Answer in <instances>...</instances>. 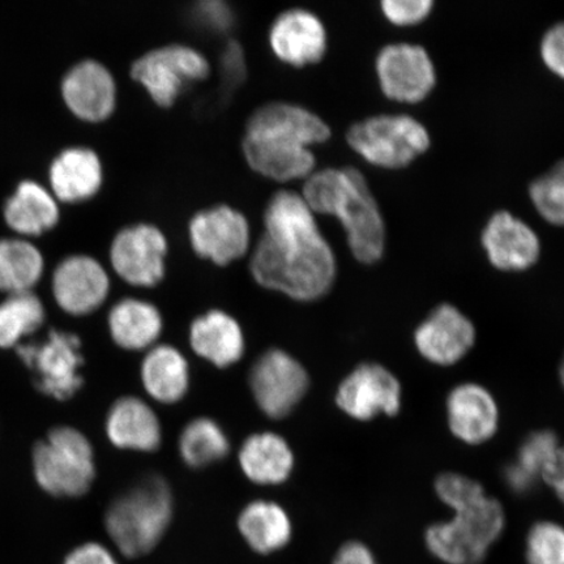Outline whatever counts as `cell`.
<instances>
[{"label": "cell", "instance_id": "cell-39", "mask_svg": "<svg viewBox=\"0 0 564 564\" xmlns=\"http://www.w3.org/2000/svg\"><path fill=\"white\" fill-rule=\"evenodd\" d=\"M544 484L554 491L555 497L558 498L564 507V444H562L560 454L556 456V460L552 469H550Z\"/></svg>", "mask_w": 564, "mask_h": 564}, {"label": "cell", "instance_id": "cell-26", "mask_svg": "<svg viewBox=\"0 0 564 564\" xmlns=\"http://www.w3.org/2000/svg\"><path fill=\"white\" fill-rule=\"evenodd\" d=\"M141 382L148 394L160 403H178L186 397L189 386L185 356L171 345L151 348L141 364Z\"/></svg>", "mask_w": 564, "mask_h": 564}, {"label": "cell", "instance_id": "cell-4", "mask_svg": "<svg viewBox=\"0 0 564 564\" xmlns=\"http://www.w3.org/2000/svg\"><path fill=\"white\" fill-rule=\"evenodd\" d=\"M302 197L314 214L335 216L347 232L359 263L376 264L384 256L386 224L365 175L356 167L315 171L303 183Z\"/></svg>", "mask_w": 564, "mask_h": 564}, {"label": "cell", "instance_id": "cell-12", "mask_svg": "<svg viewBox=\"0 0 564 564\" xmlns=\"http://www.w3.org/2000/svg\"><path fill=\"white\" fill-rule=\"evenodd\" d=\"M308 384L305 368L280 349L265 351L250 372L253 399L260 411L273 420L286 417L305 398Z\"/></svg>", "mask_w": 564, "mask_h": 564}, {"label": "cell", "instance_id": "cell-14", "mask_svg": "<svg viewBox=\"0 0 564 564\" xmlns=\"http://www.w3.org/2000/svg\"><path fill=\"white\" fill-rule=\"evenodd\" d=\"M188 237L197 256L217 265H228L249 251L251 230L241 210L218 204L192 217Z\"/></svg>", "mask_w": 564, "mask_h": 564}, {"label": "cell", "instance_id": "cell-16", "mask_svg": "<svg viewBox=\"0 0 564 564\" xmlns=\"http://www.w3.org/2000/svg\"><path fill=\"white\" fill-rule=\"evenodd\" d=\"M451 435L465 446L478 447L491 442L500 429V406L488 387L463 382L451 388L444 403Z\"/></svg>", "mask_w": 564, "mask_h": 564}, {"label": "cell", "instance_id": "cell-18", "mask_svg": "<svg viewBox=\"0 0 564 564\" xmlns=\"http://www.w3.org/2000/svg\"><path fill=\"white\" fill-rule=\"evenodd\" d=\"M110 291V279L96 259L75 256L56 267L53 293L56 303L70 315H88L100 307Z\"/></svg>", "mask_w": 564, "mask_h": 564}, {"label": "cell", "instance_id": "cell-9", "mask_svg": "<svg viewBox=\"0 0 564 564\" xmlns=\"http://www.w3.org/2000/svg\"><path fill=\"white\" fill-rule=\"evenodd\" d=\"M18 355L34 371L35 386L56 400H68L80 390L84 364L82 341L75 334L51 330L45 341L19 344Z\"/></svg>", "mask_w": 564, "mask_h": 564}, {"label": "cell", "instance_id": "cell-11", "mask_svg": "<svg viewBox=\"0 0 564 564\" xmlns=\"http://www.w3.org/2000/svg\"><path fill=\"white\" fill-rule=\"evenodd\" d=\"M478 333L474 321L453 303L435 306L413 330L417 355L436 368H453L470 355Z\"/></svg>", "mask_w": 564, "mask_h": 564}, {"label": "cell", "instance_id": "cell-32", "mask_svg": "<svg viewBox=\"0 0 564 564\" xmlns=\"http://www.w3.org/2000/svg\"><path fill=\"white\" fill-rule=\"evenodd\" d=\"M45 308L32 292L11 294L0 303V348L18 347L21 338L37 330Z\"/></svg>", "mask_w": 564, "mask_h": 564}, {"label": "cell", "instance_id": "cell-33", "mask_svg": "<svg viewBox=\"0 0 564 564\" xmlns=\"http://www.w3.org/2000/svg\"><path fill=\"white\" fill-rule=\"evenodd\" d=\"M529 195L544 220L564 227V160L534 180Z\"/></svg>", "mask_w": 564, "mask_h": 564}, {"label": "cell", "instance_id": "cell-5", "mask_svg": "<svg viewBox=\"0 0 564 564\" xmlns=\"http://www.w3.org/2000/svg\"><path fill=\"white\" fill-rule=\"evenodd\" d=\"M172 518L171 488L164 478L150 475L109 506L105 528L119 552L140 558L160 544Z\"/></svg>", "mask_w": 564, "mask_h": 564}, {"label": "cell", "instance_id": "cell-6", "mask_svg": "<svg viewBox=\"0 0 564 564\" xmlns=\"http://www.w3.org/2000/svg\"><path fill=\"white\" fill-rule=\"evenodd\" d=\"M33 469L42 489L54 497H82L95 481L91 444L74 427H55L33 448Z\"/></svg>", "mask_w": 564, "mask_h": 564}, {"label": "cell", "instance_id": "cell-15", "mask_svg": "<svg viewBox=\"0 0 564 564\" xmlns=\"http://www.w3.org/2000/svg\"><path fill=\"white\" fill-rule=\"evenodd\" d=\"M376 67L380 89L392 101L419 104L436 84L434 63L420 45H387L379 52Z\"/></svg>", "mask_w": 564, "mask_h": 564}, {"label": "cell", "instance_id": "cell-10", "mask_svg": "<svg viewBox=\"0 0 564 564\" xmlns=\"http://www.w3.org/2000/svg\"><path fill=\"white\" fill-rule=\"evenodd\" d=\"M336 404L348 417L370 422L394 419L404 405V390L397 373L378 362L352 369L337 388Z\"/></svg>", "mask_w": 564, "mask_h": 564}, {"label": "cell", "instance_id": "cell-3", "mask_svg": "<svg viewBox=\"0 0 564 564\" xmlns=\"http://www.w3.org/2000/svg\"><path fill=\"white\" fill-rule=\"evenodd\" d=\"M330 129L303 106L273 101L259 106L247 119L242 152L247 164L278 182L306 180L315 172L310 145L326 143Z\"/></svg>", "mask_w": 564, "mask_h": 564}, {"label": "cell", "instance_id": "cell-28", "mask_svg": "<svg viewBox=\"0 0 564 564\" xmlns=\"http://www.w3.org/2000/svg\"><path fill=\"white\" fill-rule=\"evenodd\" d=\"M239 532L253 552L272 554L284 549L292 540L293 527L281 506L256 500L239 514Z\"/></svg>", "mask_w": 564, "mask_h": 564}, {"label": "cell", "instance_id": "cell-29", "mask_svg": "<svg viewBox=\"0 0 564 564\" xmlns=\"http://www.w3.org/2000/svg\"><path fill=\"white\" fill-rule=\"evenodd\" d=\"M9 227L25 236H41L59 220L58 204L54 196L35 182L20 183L15 195L4 208Z\"/></svg>", "mask_w": 564, "mask_h": 564}, {"label": "cell", "instance_id": "cell-35", "mask_svg": "<svg viewBox=\"0 0 564 564\" xmlns=\"http://www.w3.org/2000/svg\"><path fill=\"white\" fill-rule=\"evenodd\" d=\"M382 11L388 21L399 26L420 24L432 13L433 0H383Z\"/></svg>", "mask_w": 564, "mask_h": 564}, {"label": "cell", "instance_id": "cell-2", "mask_svg": "<svg viewBox=\"0 0 564 564\" xmlns=\"http://www.w3.org/2000/svg\"><path fill=\"white\" fill-rule=\"evenodd\" d=\"M434 492L453 517L426 528L427 552L444 564H481L505 533L503 505L477 479L458 471L436 476Z\"/></svg>", "mask_w": 564, "mask_h": 564}, {"label": "cell", "instance_id": "cell-20", "mask_svg": "<svg viewBox=\"0 0 564 564\" xmlns=\"http://www.w3.org/2000/svg\"><path fill=\"white\" fill-rule=\"evenodd\" d=\"M68 109L87 122H102L116 110L117 83L97 61H83L70 68L62 83Z\"/></svg>", "mask_w": 564, "mask_h": 564}, {"label": "cell", "instance_id": "cell-8", "mask_svg": "<svg viewBox=\"0 0 564 564\" xmlns=\"http://www.w3.org/2000/svg\"><path fill=\"white\" fill-rule=\"evenodd\" d=\"M210 63L196 48L171 44L152 48L132 63L130 75L161 108H171L189 82L207 79Z\"/></svg>", "mask_w": 564, "mask_h": 564}, {"label": "cell", "instance_id": "cell-7", "mask_svg": "<svg viewBox=\"0 0 564 564\" xmlns=\"http://www.w3.org/2000/svg\"><path fill=\"white\" fill-rule=\"evenodd\" d=\"M347 141L373 166L405 167L425 153L432 141L426 127L405 115H382L349 127Z\"/></svg>", "mask_w": 564, "mask_h": 564}, {"label": "cell", "instance_id": "cell-37", "mask_svg": "<svg viewBox=\"0 0 564 564\" xmlns=\"http://www.w3.org/2000/svg\"><path fill=\"white\" fill-rule=\"evenodd\" d=\"M63 564H119L110 550L98 542H87L70 552Z\"/></svg>", "mask_w": 564, "mask_h": 564}, {"label": "cell", "instance_id": "cell-17", "mask_svg": "<svg viewBox=\"0 0 564 564\" xmlns=\"http://www.w3.org/2000/svg\"><path fill=\"white\" fill-rule=\"evenodd\" d=\"M481 242L490 264L502 272L531 270L541 256V242L535 231L506 210L490 217Z\"/></svg>", "mask_w": 564, "mask_h": 564}, {"label": "cell", "instance_id": "cell-30", "mask_svg": "<svg viewBox=\"0 0 564 564\" xmlns=\"http://www.w3.org/2000/svg\"><path fill=\"white\" fill-rule=\"evenodd\" d=\"M44 272V258L37 247L19 239L0 241V291L31 292Z\"/></svg>", "mask_w": 564, "mask_h": 564}, {"label": "cell", "instance_id": "cell-31", "mask_svg": "<svg viewBox=\"0 0 564 564\" xmlns=\"http://www.w3.org/2000/svg\"><path fill=\"white\" fill-rule=\"evenodd\" d=\"M229 441L220 425L210 419H196L183 430L180 454L189 467L203 468L220 462L229 453Z\"/></svg>", "mask_w": 564, "mask_h": 564}, {"label": "cell", "instance_id": "cell-21", "mask_svg": "<svg viewBox=\"0 0 564 564\" xmlns=\"http://www.w3.org/2000/svg\"><path fill=\"white\" fill-rule=\"evenodd\" d=\"M562 443L553 430H535L521 441L517 456L503 469V482L517 496H527L544 484Z\"/></svg>", "mask_w": 564, "mask_h": 564}, {"label": "cell", "instance_id": "cell-36", "mask_svg": "<svg viewBox=\"0 0 564 564\" xmlns=\"http://www.w3.org/2000/svg\"><path fill=\"white\" fill-rule=\"evenodd\" d=\"M541 56L545 66L564 79V21L545 33L541 42Z\"/></svg>", "mask_w": 564, "mask_h": 564}, {"label": "cell", "instance_id": "cell-22", "mask_svg": "<svg viewBox=\"0 0 564 564\" xmlns=\"http://www.w3.org/2000/svg\"><path fill=\"white\" fill-rule=\"evenodd\" d=\"M106 434L116 447L153 453L161 444L156 413L143 400L126 397L116 401L106 420Z\"/></svg>", "mask_w": 564, "mask_h": 564}, {"label": "cell", "instance_id": "cell-25", "mask_svg": "<svg viewBox=\"0 0 564 564\" xmlns=\"http://www.w3.org/2000/svg\"><path fill=\"white\" fill-rule=\"evenodd\" d=\"M239 464L250 481L259 485H278L291 476L294 456L282 436L260 433L246 440L239 451Z\"/></svg>", "mask_w": 564, "mask_h": 564}, {"label": "cell", "instance_id": "cell-23", "mask_svg": "<svg viewBox=\"0 0 564 564\" xmlns=\"http://www.w3.org/2000/svg\"><path fill=\"white\" fill-rule=\"evenodd\" d=\"M189 343L197 356L217 368H229L242 358L245 337L241 326L221 310H212L192 324Z\"/></svg>", "mask_w": 564, "mask_h": 564}, {"label": "cell", "instance_id": "cell-13", "mask_svg": "<svg viewBox=\"0 0 564 564\" xmlns=\"http://www.w3.org/2000/svg\"><path fill=\"white\" fill-rule=\"evenodd\" d=\"M167 249L166 236L156 225H130L112 239L110 262L129 284L152 288L165 276Z\"/></svg>", "mask_w": 564, "mask_h": 564}, {"label": "cell", "instance_id": "cell-34", "mask_svg": "<svg viewBox=\"0 0 564 564\" xmlns=\"http://www.w3.org/2000/svg\"><path fill=\"white\" fill-rule=\"evenodd\" d=\"M527 564H564V527L553 520L535 521L527 533Z\"/></svg>", "mask_w": 564, "mask_h": 564}, {"label": "cell", "instance_id": "cell-19", "mask_svg": "<svg viewBox=\"0 0 564 564\" xmlns=\"http://www.w3.org/2000/svg\"><path fill=\"white\" fill-rule=\"evenodd\" d=\"M272 52L292 66L314 65L327 52V31L314 12L291 9L274 19L270 34Z\"/></svg>", "mask_w": 564, "mask_h": 564}, {"label": "cell", "instance_id": "cell-1", "mask_svg": "<svg viewBox=\"0 0 564 564\" xmlns=\"http://www.w3.org/2000/svg\"><path fill=\"white\" fill-rule=\"evenodd\" d=\"M263 225L251 256L253 280L293 300L324 297L336 281V257L302 195L280 189L267 204Z\"/></svg>", "mask_w": 564, "mask_h": 564}, {"label": "cell", "instance_id": "cell-24", "mask_svg": "<svg viewBox=\"0 0 564 564\" xmlns=\"http://www.w3.org/2000/svg\"><path fill=\"white\" fill-rule=\"evenodd\" d=\"M100 158L89 148H68L56 158L51 167V183L56 197L76 203L95 196L102 186Z\"/></svg>", "mask_w": 564, "mask_h": 564}, {"label": "cell", "instance_id": "cell-38", "mask_svg": "<svg viewBox=\"0 0 564 564\" xmlns=\"http://www.w3.org/2000/svg\"><path fill=\"white\" fill-rule=\"evenodd\" d=\"M333 564H379L372 550L361 541H348L337 550Z\"/></svg>", "mask_w": 564, "mask_h": 564}, {"label": "cell", "instance_id": "cell-27", "mask_svg": "<svg viewBox=\"0 0 564 564\" xmlns=\"http://www.w3.org/2000/svg\"><path fill=\"white\" fill-rule=\"evenodd\" d=\"M112 340L127 350L151 348L161 335L162 316L151 302L126 299L116 303L109 313Z\"/></svg>", "mask_w": 564, "mask_h": 564}, {"label": "cell", "instance_id": "cell-40", "mask_svg": "<svg viewBox=\"0 0 564 564\" xmlns=\"http://www.w3.org/2000/svg\"><path fill=\"white\" fill-rule=\"evenodd\" d=\"M558 378H560V383H561V386L563 388V391H564V352H563V356H562V359H561V362H560Z\"/></svg>", "mask_w": 564, "mask_h": 564}]
</instances>
